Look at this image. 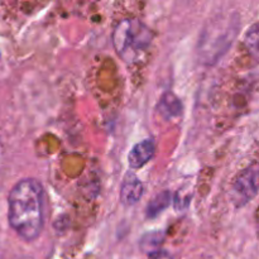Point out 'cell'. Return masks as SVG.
Wrapping results in <instances>:
<instances>
[{
    "mask_svg": "<svg viewBox=\"0 0 259 259\" xmlns=\"http://www.w3.org/2000/svg\"><path fill=\"white\" fill-rule=\"evenodd\" d=\"M156 143L153 139H144L136 144L128 154V164L132 169H139L146 166L154 157Z\"/></svg>",
    "mask_w": 259,
    "mask_h": 259,
    "instance_id": "6",
    "label": "cell"
},
{
    "mask_svg": "<svg viewBox=\"0 0 259 259\" xmlns=\"http://www.w3.org/2000/svg\"><path fill=\"white\" fill-rule=\"evenodd\" d=\"M239 19L237 13L218 15L207 23L199 39L197 53L201 62L206 65L217 63L227 53L237 37Z\"/></svg>",
    "mask_w": 259,
    "mask_h": 259,
    "instance_id": "2",
    "label": "cell"
},
{
    "mask_svg": "<svg viewBox=\"0 0 259 259\" xmlns=\"http://www.w3.org/2000/svg\"><path fill=\"white\" fill-rule=\"evenodd\" d=\"M164 242V235L161 232H151L143 235L141 240V248L149 257L161 252V247Z\"/></svg>",
    "mask_w": 259,
    "mask_h": 259,
    "instance_id": "8",
    "label": "cell"
},
{
    "mask_svg": "<svg viewBox=\"0 0 259 259\" xmlns=\"http://www.w3.org/2000/svg\"><path fill=\"white\" fill-rule=\"evenodd\" d=\"M245 46L252 53L258 52V24L254 23L245 35Z\"/></svg>",
    "mask_w": 259,
    "mask_h": 259,
    "instance_id": "10",
    "label": "cell"
},
{
    "mask_svg": "<svg viewBox=\"0 0 259 259\" xmlns=\"http://www.w3.org/2000/svg\"><path fill=\"white\" fill-rule=\"evenodd\" d=\"M151 29L142 20L126 18L113 30V46L119 57L126 63H136L146 55L152 43Z\"/></svg>",
    "mask_w": 259,
    "mask_h": 259,
    "instance_id": "3",
    "label": "cell"
},
{
    "mask_svg": "<svg viewBox=\"0 0 259 259\" xmlns=\"http://www.w3.org/2000/svg\"><path fill=\"white\" fill-rule=\"evenodd\" d=\"M169 204H171V194L168 191L161 192L147 206V218L153 219V218L158 217L159 214H162L169 206Z\"/></svg>",
    "mask_w": 259,
    "mask_h": 259,
    "instance_id": "9",
    "label": "cell"
},
{
    "mask_svg": "<svg viewBox=\"0 0 259 259\" xmlns=\"http://www.w3.org/2000/svg\"><path fill=\"white\" fill-rule=\"evenodd\" d=\"M144 194V187L141 180L133 172H128L124 176L120 187V201L124 206H133L141 201Z\"/></svg>",
    "mask_w": 259,
    "mask_h": 259,
    "instance_id": "5",
    "label": "cell"
},
{
    "mask_svg": "<svg viewBox=\"0 0 259 259\" xmlns=\"http://www.w3.org/2000/svg\"><path fill=\"white\" fill-rule=\"evenodd\" d=\"M157 110L164 119L176 118L182 111V103L174 93L167 91L159 100Z\"/></svg>",
    "mask_w": 259,
    "mask_h": 259,
    "instance_id": "7",
    "label": "cell"
},
{
    "mask_svg": "<svg viewBox=\"0 0 259 259\" xmlns=\"http://www.w3.org/2000/svg\"><path fill=\"white\" fill-rule=\"evenodd\" d=\"M258 192L257 167H248L238 176L230 190V200L235 207H243L252 201Z\"/></svg>",
    "mask_w": 259,
    "mask_h": 259,
    "instance_id": "4",
    "label": "cell"
},
{
    "mask_svg": "<svg viewBox=\"0 0 259 259\" xmlns=\"http://www.w3.org/2000/svg\"><path fill=\"white\" fill-rule=\"evenodd\" d=\"M45 190L34 179L20 180L8 197V220L12 229L25 242H33L43 229Z\"/></svg>",
    "mask_w": 259,
    "mask_h": 259,
    "instance_id": "1",
    "label": "cell"
},
{
    "mask_svg": "<svg viewBox=\"0 0 259 259\" xmlns=\"http://www.w3.org/2000/svg\"><path fill=\"white\" fill-rule=\"evenodd\" d=\"M149 259H174L171 257V255L168 254L167 252H163V250H161V252L156 253V254L151 255V258Z\"/></svg>",
    "mask_w": 259,
    "mask_h": 259,
    "instance_id": "12",
    "label": "cell"
},
{
    "mask_svg": "<svg viewBox=\"0 0 259 259\" xmlns=\"http://www.w3.org/2000/svg\"><path fill=\"white\" fill-rule=\"evenodd\" d=\"M174 202H175V209H176L177 211H184V210H186L190 205L189 192H182V191L177 192L176 196H175L174 199Z\"/></svg>",
    "mask_w": 259,
    "mask_h": 259,
    "instance_id": "11",
    "label": "cell"
}]
</instances>
